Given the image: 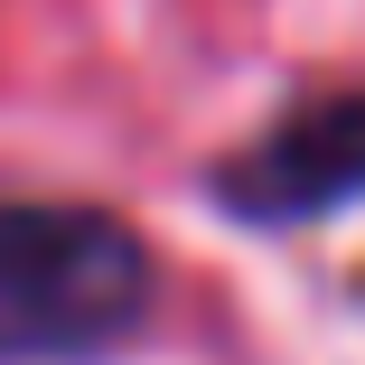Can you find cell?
Segmentation results:
<instances>
[{"mask_svg": "<svg viewBox=\"0 0 365 365\" xmlns=\"http://www.w3.org/2000/svg\"><path fill=\"white\" fill-rule=\"evenodd\" d=\"M244 225H319L337 206H365V94H319L300 113H281L244 160L215 169Z\"/></svg>", "mask_w": 365, "mask_h": 365, "instance_id": "obj_2", "label": "cell"}, {"mask_svg": "<svg viewBox=\"0 0 365 365\" xmlns=\"http://www.w3.org/2000/svg\"><path fill=\"white\" fill-rule=\"evenodd\" d=\"M150 319V244L103 206H0V365H94Z\"/></svg>", "mask_w": 365, "mask_h": 365, "instance_id": "obj_1", "label": "cell"}]
</instances>
